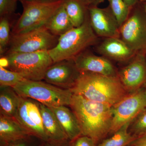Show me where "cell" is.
I'll use <instances>...</instances> for the list:
<instances>
[{
  "label": "cell",
  "mask_w": 146,
  "mask_h": 146,
  "mask_svg": "<svg viewBox=\"0 0 146 146\" xmlns=\"http://www.w3.org/2000/svg\"><path fill=\"white\" fill-rule=\"evenodd\" d=\"M145 52V57H146V49L145 50V52Z\"/></svg>",
  "instance_id": "cell-36"
},
{
  "label": "cell",
  "mask_w": 146,
  "mask_h": 146,
  "mask_svg": "<svg viewBox=\"0 0 146 146\" xmlns=\"http://www.w3.org/2000/svg\"><path fill=\"white\" fill-rule=\"evenodd\" d=\"M143 7L146 16V3H143Z\"/></svg>",
  "instance_id": "cell-34"
},
{
  "label": "cell",
  "mask_w": 146,
  "mask_h": 146,
  "mask_svg": "<svg viewBox=\"0 0 146 146\" xmlns=\"http://www.w3.org/2000/svg\"><path fill=\"white\" fill-rule=\"evenodd\" d=\"M98 38L91 26L89 15L80 26L73 28L59 36L57 44L48 53L53 63L73 60L87 48L96 44Z\"/></svg>",
  "instance_id": "cell-3"
},
{
  "label": "cell",
  "mask_w": 146,
  "mask_h": 146,
  "mask_svg": "<svg viewBox=\"0 0 146 146\" xmlns=\"http://www.w3.org/2000/svg\"><path fill=\"white\" fill-rule=\"evenodd\" d=\"M80 72L73 60H65L54 63L45 73L46 82L63 89L74 87Z\"/></svg>",
  "instance_id": "cell-12"
},
{
  "label": "cell",
  "mask_w": 146,
  "mask_h": 146,
  "mask_svg": "<svg viewBox=\"0 0 146 146\" xmlns=\"http://www.w3.org/2000/svg\"><path fill=\"white\" fill-rule=\"evenodd\" d=\"M15 118L31 135L44 141L49 140L43 125L39 102L20 96Z\"/></svg>",
  "instance_id": "cell-10"
},
{
  "label": "cell",
  "mask_w": 146,
  "mask_h": 146,
  "mask_svg": "<svg viewBox=\"0 0 146 146\" xmlns=\"http://www.w3.org/2000/svg\"><path fill=\"white\" fill-rule=\"evenodd\" d=\"M88 9L91 26L98 37L119 38L120 27L109 6L104 8L93 6Z\"/></svg>",
  "instance_id": "cell-13"
},
{
  "label": "cell",
  "mask_w": 146,
  "mask_h": 146,
  "mask_svg": "<svg viewBox=\"0 0 146 146\" xmlns=\"http://www.w3.org/2000/svg\"><path fill=\"white\" fill-rule=\"evenodd\" d=\"M96 44V49L99 54L109 60L118 62L129 61L137 53L118 37L104 38Z\"/></svg>",
  "instance_id": "cell-15"
},
{
  "label": "cell",
  "mask_w": 146,
  "mask_h": 146,
  "mask_svg": "<svg viewBox=\"0 0 146 146\" xmlns=\"http://www.w3.org/2000/svg\"><path fill=\"white\" fill-rule=\"evenodd\" d=\"M20 100L13 87L0 86V115L15 118Z\"/></svg>",
  "instance_id": "cell-19"
},
{
  "label": "cell",
  "mask_w": 146,
  "mask_h": 146,
  "mask_svg": "<svg viewBox=\"0 0 146 146\" xmlns=\"http://www.w3.org/2000/svg\"><path fill=\"white\" fill-rule=\"evenodd\" d=\"M97 144L92 138L81 135L74 140L70 141L69 146H96Z\"/></svg>",
  "instance_id": "cell-29"
},
{
  "label": "cell",
  "mask_w": 146,
  "mask_h": 146,
  "mask_svg": "<svg viewBox=\"0 0 146 146\" xmlns=\"http://www.w3.org/2000/svg\"><path fill=\"white\" fill-rule=\"evenodd\" d=\"M31 135L15 118L0 115V146Z\"/></svg>",
  "instance_id": "cell-16"
},
{
  "label": "cell",
  "mask_w": 146,
  "mask_h": 146,
  "mask_svg": "<svg viewBox=\"0 0 146 146\" xmlns=\"http://www.w3.org/2000/svg\"><path fill=\"white\" fill-rule=\"evenodd\" d=\"M44 141L33 135L11 142L6 146H42Z\"/></svg>",
  "instance_id": "cell-27"
},
{
  "label": "cell",
  "mask_w": 146,
  "mask_h": 146,
  "mask_svg": "<svg viewBox=\"0 0 146 146\" xmlns=\"http://www.w3.org/2000/svg\"><path fill=\"white\" fill-rule=\"evenodd\" d=\"M8 70L20 73L27 80H44L45 73L53 62L48 51L10 53L3 58Z\"/></svg>",
  "instance_id": "cell-6"
},
{
  "label": "cell",
  "mask_w": 146,
  "mask_h": 146,
  "mask_svg": "<svg viewBox=\"0 0 146 146\" xmlns=\"http://www.w3.org/2000/svg\"><path fill=\"white\" fill-rule=\"evenodd\" d=\"M130 8L132 9L139 3V0H123Z\"/></svg>",
  "instance_id": "cell-33"
},
{
  "label": "cell",
  "mask_w": 146,
  "mask_h": 146,
  "mask_svg": "<svg viewBox=\"0 0 146 146\" xmlns=\"http://www.w3.org/2000/svg\"><path fill=\"white\" fill-rule=\"evenodd\" d=\"M63 5L74 27L82 25L89 16L88 8L80 0H64Z\"/></svg>",
  "instance_id": "cell-21"
},
{
  "label": "cell",
  "mask_w": 146,
  "mask_h": 146,
  "mask_svg": "<svg viewBox=\"0 0 146 146\" xmlns=\"http://www.w3.org/2000/svg\"><path fill=\"white\" fill-rule=\"evenodd\" d=\"M138 4L119 28L120 39L136 53L146 49V16Z\"/></svg>",
  "instance_id": "cell-8"
},
{
  "label": "cell",
  "mask_w": 146,
  "mask_h": 146,
  "mask_svg": "<svg viewBox=\"0 0 146 146\" xmlns=\"http://www.w3.org/2000/svg\"><path fill=\"white\" fill-rule=\"evenodd\" d=\"M109 7L117 21L119 27L126 21L132 9L123 0H108Z\"/></svg>",
  "instance_id": "cell-23"
},
{
  "label": "cell",
  "mask_w": 146,
  "mask_h": 146,
  "mask_svg": "<svg viewBox=\"0 0 146 146\" xmlns=\"http://www.w3.org/2000/svg\"><path fill=\"white\" fill-rule=\"evenodd\" d=\"M45 26L52 34L58 36L74 27L67 14L63 3L51 17Z\"/></svg>",
  "instance_id": "cell-20"
},
{
  "label": "cell",
  "mask_w": 146,
  "mask_h": 146,
  "mask_svg": "<svg viewBox=\"0 0 146 146\" xmlns=\"http://www.w3.org/2000/svg\"><path fill=\"white\" fill-rule=\"evenodd\" d=\"M131 122L123 125L121 128L112 134L109 138H106L97 145L96 146H130L136 139L129 131Z\"/></svg>",
  "instance_id": "cell-22"
},
{
  "label": "cell",
  "mask_w": 146,
  "mask_h": 146,
  "mask_svg": "<svg viewBox=\"0 0 146 146\" xmlns=\"http://www.w3.org/2000/svg\"><path fill=\"white\" fill-rule=\"evenodd\" d=\"M130 146H146V135L136 138Z\"/></svg>",
  "instance_id": "cell-32"
},
{
  "label": "cell",
  "mask_w": 146,
  "mask_h": 146,
  "mask_svg": "<svg viewBox=\"0 0 146 146\" xmlns=\"http://www.w3.org/2000/svg\"><path fill=\"white\" fill-rule=\"evenodd\" d=\"M117 77L129 93L146 86V58L144 52L137 53L128 64L118 70Z\"/></svg>",
  "instance_id": "cell-11"
},
{
  "label": "cell",
  "mask_w": 146,
  "mask_h": 146,
  "mask_svg": "<svg viewBox=\"0 0 146 146\" xmlns=\"http://www.w3.org/2000/svg\"><path fill=\"white\" fill-rule=\"evenodd\" d=\"M16 1H21V0H16Z\"/></svg>",
  "instance_id": "cell-37"
},
{
  "label": "cell",
  "mask_w": 146,
  "mask_h": 146,
  "mask_svg": "<svg viewBox=\"0 0 146 146\" xmlns=\"http://www.w3.org/2000/svg\"><path fill=\"white\" fill-rule=\"evenodd\" d=\"M146 108V86L129 93L112 107L113 120L110 134L132 121Z\"/></svg>",
  "instance_id": "cell-9"
},
{
  "label": "cell",
  "mask_w": 146,
  "mask_h": 146,
  "mask_svg": "<svg viewBox=\"0 0 146 146\" xmlns=\"http://www.w3.org/2000/svg\"><path fill=\"white\" fill-rule=\"evenodd\" d=\"M80 72H90L103 75L117 77L118 69L111 60L85 50L73 60Z\"/></svg>",
  "instance_id": "cell-14"
},
{
  "label": "cell",
  "mask_w": 146,
  "mask_h": 146,
  "mask_svg": "<svg viewBox=\"0 0 146 146\" xmlns=\"http://www.w3.org/2000/svg\"><path fill=\"white\" fill-rule=\"evenodd\" d=\"M59 37L50 32L45 26L26 32L11 34L7 54L48 51L57 44Z\"/></svg>",
  "instance_id": "cell-7"
},
{
  "label": "cell",
  "mask_w": 146,
  "mask_h": 146,
  "mask_svg": "<svg viewBox=\"0 0 146 146\" xmlns=\"http://www.w3.org/2000/svg\"><path fill=\"white\" fill-rule=\"evenodd\" d=\"M16 0H0V16H10L15 13L17 7Z\"/></svg>",
  "instance_id": "cell-28"
},
{
  "label": "cell",
  "mask_w": 146,
  "mask_h": 146,
  "mask_svg": "<svg viewBox=\"0 0 146 146\" xmlns=\"http://www.w3.org/2000/svg\"><path fill=\"white\" fill-rule=\"evenodd\" d=\"M20 96L30 98L49 107L70 106L73 93L42 81L25 80L13 87Z\"/></svg>",
  "instance_id": "cell-5"
},
{
  "label": "cell",
  "mask_w": 146,
  "mask_h": 146,
  "mask_svg": "<svg viewBox=\"0 0 146 146\" xmlns=\"http://www.w3.org/2000/svg\"><path fill=\"white\" fill-rule=\"evenodd\" d=\"M23 12L12 29V34L30 31L45 26L63 4L64 0H21Z\"/></svg>",
  "instance_id": "cell-4"
},
{
  "label": "cell",
  "mask_w": 146,
  "mask_h": 146,
  "mask_svg": "<svg viewBox=\"0 0 146 146\" xmlns=\"http://www.w3.org/2000/svg\"><path fill=\"white\" fill-rule=\"evenodd\" d=\"M87 8L90 7L98 6V5L103 3L105 0H80Z\"/></svg>",
  "instance_id": "cell-31"
},
{
  "label": "cell",
  "mask_w": 146,
  "mask_h": 146,
  "mask_svg": "<svg viewBox=\"0 0 146 146\" xmlns=\"http://www.w3.org/2000/svg\"><path fill=\"white\" fill-rule=\"evenodd\" d=\"M26 80L20 73L8 70L0 65V86L13 87Z\"/></svg>",
  "instance_id": "cell-24"
},
{
  "label": "cell",
  "mask_w": 146,
  "mask_h": 146,
  "mask_svg": "<svg viewBox=\"0 0 146 146\" xmlns=\"http://www.w3.org/2000/svg\"><path fill=\"white\" fill-rule=\"evenodd\" d=\"M9 16L1 17L0 21V53L2 54L5 51L10 42V25L8 20Z\"/></svg>",
  "instance_id": "cell-26"
},
{
  "label": "cell",
  "mask_w": 146,
  "mask_h": 146,
  "mask_svg": "<svg viewBox=\"0 0 146 146\" xmlns=\"http://www.w3.org/2000/svg\"><path fill=\"white\" fill-rule=\"evenodd\" d=\"M139 2L142 3H146V0H139Z\"/></svg>",
  "instance_id": "cell-35"
},
{
  "label": "cell",
  "mask_w": 146,
  "mask_h": 146,
  "mask_svg": "<svg viewBox=\"0 0 146 146\" xmlns=\"http://www.w3.org/2000/svg\"><path fill=\"white\" fill-rule=\"evenodd\" d=\"M129 131L136 138L146 135V108L131 122Z\"/></svg>",
  "instance_id": "cell-25"
},
{
  "label": "cell",
  "mask_w": 146,
  "mask_h": 146,
  "mask_svg": "<svg viewBox=\"0 0 146 146\" xmlns=\"http://www.w3.org/2000/svg\"><path fill=\"white\" fill-rule=\"evenodd\" d=\"M70 107L76 117L82 135L92 138L98 145L110 134L112 106L73 94Z\"/></svg>",
  "instance_id": "cell-1"
},
{
  "label": "cell",
  "mask_w": 146,
  "mask_h": 146,
  "mask_svg": "<svg viewBox=\"0 0 146 146\" xmlns=\"http://www.w3.org/2000/svg\"><path fill=\"white\" fill-rule=\"evenodd\" d=\"M70 141L58 142L49 140L44 141L42 146H69Z\"/></svg>",
  "instance_id": "cell-30"
},
{
  "label": "cell",
  "mask_w": 146,
  "mask_h": 146,
  "mask_svg": "<svg viewBox=\"0 0 146 146\" xmlns=\"http://www.w3.org/2000/svg\"><path fill=\"white\" fill-rule=\"evenodd\" d=\"M67 106L49 107L54 113L60 125L70 141L82 135L81 129L76 117Z\"/></svg>",
  "instance_id": "cell-17"
},
{
  "label": "cell",
  "mask_w": 146,
  "mask_h": 146,
  "mask_svg": "<svg viewBox=\"0 0 146 146\" xmlns=\"http://www.w3.org/2000/svg\"><path fill=\"white\" fill-rule=\"evenodd\" d=\"M71 90L73 94L112 107L129 94L117 77L108 76L90 72H81Z\"/></svg>",
  "instance_id": "cell-2"
},
{
  "label": "cell",
  "mask_w": 146,
  "mask_h": 146,
  "mask_svg": "<svg viewBox=\"0 0 146 146\" xmlns=\"http://www.w3.org/2000/svg\"><path fill=\"white\" fill-rule=\"evenodd\" d=\"M39 106L43 125L49 140L58 142L70 141L50 108L40 103Z\"/></svg>",
  "instance_id": "cell-18"
}]
</instances>
